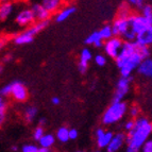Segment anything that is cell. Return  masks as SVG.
<instances>
[{"mask_svg": "<svg viewBox=\"0 0 152 152\" xmlns=\"http://www.w3.org/2000/svg\"><path fill=\"white\" fill-rule=\"evenodd\" d=\"M12 60H13V54L9 52V53H5L4 56H2L1 62H2L3 64H5V63H10V62H12Z\"/></svg>", "mask_w": 152, "mask_h": 152, "instance_id": "ab89813d", "label": "cell"}, {"mask_svg": "<svg viewBox=\"0 0 152 152\" xmlns=\"http://www.w3.org/2000/svg\"><path fill=\"white\" fill-rule=\"evenodd\" d=\"M142 60H144V58L142 56V54L138 52V50H136L134 53L127 58V61L124 62V65L119 68L120 77H126V78L131 77L133 71L138 67V65H140Z\"/></svg>", "mask_w": 152, "mask_h": 152, "instance_id": "277c9868", "label": "cell"}, {"mask_svg": "<svg viewBox=\"0 0 152 152\" xmlns=\"http://www.w3.org/2000/svg\"><path fill=\"white\" fill-rule=\"evenodd\" d=\"M4 105H7V104H5L4 100H3V97L0 95V109H1L2 107H4Z\"/></svg>", "mask_w": 152, "mask_h": 152, "instance_id": "ee69618b", "label": "cell"}, {"mask_svg": "<svg viewBox=\"0 0 152 152\" xmlns=\"http://www.w3.org/2000/svg\"><path fill=\"white\" fill-rule=\"evenodd\" d=\"M56 135L45 133V134L39 138V140H38V146H39V147L48 148V149H52V147L56 145Z\"/></svg>", "mask_w": 152, "mask_h": 152, "instance_id": "44dd1931", "label": "cell"}, {"mask_svg": "<svg viewBox=\"0 0 152 152\" xmlns=\"http://www.w3.org/2000/svg\"><path fill=\"white\" fill-rule=\"evenodd\" d=\"M36 115H37V109L35 107H27L23 110V117L27 124H31L35 119Z\"/></svg>", "mask_w": 152, "mask_h": 152, "instance_id": "7402d4cb", "label": "cell"}, {"mask_svg": "<svg viewBox=\"0 0 152 152\" xmlns=\"http://www.w3.org/2000/svg\"><path fill=\"white\" fill-rule=\"evenodd\" d=\"M51 149H48V148L45 147H39L38 148V152H50Z\"/></svg>", "mask_w": 152, "mask_h": 152, "instance_id": "7bdbcfd3", "label": "cell"}, {"mask_svg": "<svg viewBox=\"0 0 152 152\" xmlns=\"http://www.w3.org/2000/svg\"><path fill=\"white\" fill-rule=\"evenodd\" d=\"M11 88H12V84H7L2 88L0 89V95L2 97H7V96H10L11 94Z\"/></svg>", "mask_w": 152, "mask_h": 152, "instance_id": "d590c367", "label": "cell"}, {"mask_svg": "<svg viewBox=\"0 0 152 152\" xmlns=\"http://www.w3.org/2000/svg\"><path fill=\"white\" fill-rule=\"evenodd\" d=\"M122 44H124V39L119 36H112L111 38L104 41L103 43V49L104 52L107 56L114 58L118 56L120 49L122 47Z\"/></svg>", "mask_w": 152, "mask_h": 152, "instance_id": "5b68a950", "label": "cell"}, {"mask_svg": "<svg viewBox=\"0 0 152 152\" xmlns=\"http://www.w3.org/2000/svg\"><path fill=\"white\" fill-rule=\"evenodd\" d=\"M135 42L140 45L149 46V47L152 46V25L140 33H138L135 38Z\"/></svg>", "mask_w": 152, "mask_h": 152, "instance_id": "2e32d148", "label": "cell"}, {"mask_svg": "<svg viewBox=\"0 0 152 152\" xmlns=\"http://www.w3.org/2000/svg\"><path fill=\"white\" fill-rule=\"evenodd\" d=\"M114 133L112 131H105L103 128H98L95 132L96 144L99 149H107V145L111 142Z\"/></svg>", "mask_w": 152, "mask_h": 152, "instance_id": "8fae6325", "label": "cell"}, {"mask_svg": "<svg viewBox=\"0 0 152 152\" xmlns=\"http://www.w3.org/2000/svg\"><path fill=\"white\" fill-rule=\"evenodd\" d=\"M23 1H25V2H31V1H33V0H23Z\"/></svg>", "mask_w": 152, "mask_h": 152, "instance_id": "c3c4849f", "label": "cell"}, {"mask_svg": "<svg viewBox=\"0 0 152 152\" xmlns=\"http://www.w3.org/2000/svg\"><path fill=\"white\" fill-rule=\"evenodd\" d=\"M135 43H136V42H135ZM137 50H138V52L142 54V56L144 58H150V48H149V46H144V45H140V44H137Z\"/></svg>", "mask_w": 152, "mask_h": 152, "instance_id": "f1b7e54d", "label": "cell"}, {"mask_svg": "<svg viewBox=\"0 0 152 152\" xmlns=\"http://www.w3.org/2000/svg\"><path fill=\"white\" fill-rule=\"evenodd\" d=\"M11 84H12V88H11L10 96L17 102H25L29 96L27 87L19 81H14Z\"/></svg>", "mask_w": 152, "mask_h": 152, "instance_id": "ba28073f", "label": "cell"}, {"mask_svg": "<svg viewBox=\"0 0 152 152\" xmlns=\"http://www.w3.org/2000/svg\"><path fill=\"white\" fill-rule=\"evenodd\" d=\"M140 14L152 23V7L150 4H144L140 8Z\"/></svg>", "mask_w": 152, "mask_h": 152, "instance_id": "d4e9b609", "label": "cell"}, {"mask_svg": "<svg viewBox=\"0 0 152 152\" xmlns=\"http://www.w3.org/2000/svg\"><path fill=\"white\" fill-rule=\"evenodd\" d=\"M104 41L101 38V36L99 35L98 31L91 33L86 38H85V44L89 46H94L96 48H102L103 47Z\"/></svg>", "mask_w": 152, "mask_h": 152, "instance_id": "ffe728a7", "label": "cell"}, {"mask_svg": "<svg viewBox=\"0 0 152 152\" xmlns=\"http://www.w3.org/2000/svg\"><path fill=\"white\" fill-rule=\"evenodd\" d=\"M140 150H142V152H152V138L149 137V138L142 144Z\"/></svg>", "mask_w": 152, "mask_h": 152, "instance_id": "d6a6232c", "label": "cell"}, {"mask_svg": "<svg viewBox=\"0 0 152 152\" xmlns=\"http://www.w3.org/2000/svg\"><path fill=\"white\" fill-rule=\"evenodd\" d=\"M121 38L124 42H134L135 38H136V33H135L134 31H132L131 29H129V30L121 36Z\"/></svg>", "mask_w": 152, "mask_h": 152, "instance_id": "f546056e", "label": "cell"}, {"mask_svg": "<svg viewBox=\"0 0 152 152\" xmlns=\"http://www.w3.org/2000/svg\"><path fill=\"white\" fill-rule=\"evenodd\" d=\"M15 21L18 26L20 27H29L33 23H35V17L33 14L32 10L30 9H23L21 11L17 13V15L15 17Z\"/></svg>", "mask_w": 152, "mask_h": 152, "instance_id": "30bf717a", "label": "cell"}, {"mask_svg": "<svg viewBox=\"0 0 152 152\" xmlns=\"http://www.w3.org/2000/svg\"><path fill=\"white\" fill-rule=\"evenodd\" d=\"M136 70L142 76L152 79V58H144L138 65V67L136 68Z\"/></svg>", "mask_w": 152, "mask_h": 152, "instance_id": "e0dca14e", "label": "cell"}, {"mask_svg": "<svg viewBox=\"0 0 152 152\" xmlns=\"http://www.w3.org/2000/svg\"><path fill=\"white\" fill-rule=\"evenodd\" d=\"M56 140H58L62 144H66L69 140V129L67 127H60L56 131Z\"/></svg>", "mask_w": 152, "mask_h": 152, "instance_id": "603a6c76", "label": "cell"}, {"mask_svg": "<svg viewBox=\"0 0 152 152\" xmlns=\"http://www.w3.org/2000/svg\"><path fill=\"white\" fill-rule=\"evenodd\" d=\"M51 103L53 104V105H58V104L61 103V99L58 98V97H52L51 98Z\"/></svg>", "mask_w": 152, "mask_h": 152, "instance_id": "60d3db41", "label": "cell"}, {"mask_svg": "<svg viewBox=\"0 0 152 152\" xmlns=\"http://www.w3.org/2000/svg\"><path fill=\"white\" fill-rule=\"evenodd\" d=\"M2 71H3V63L0 62V74H2Z\"/></svg>", "mask_w": 152, "mask_h": 152, "instance_id": "f6af8a7d", "label": "cell"}, {"mask_svg": "<svg viewBox=\"0 0 152 152\" xmlns=\"http://www.w3.org/2000/svg\"><path fill=\"white\" fill-rule=\"evenodd\" d=\"M131 14L132 12H131V8H130V4L129 3H124L119 8L117 16H120V17H129Z\"/></svg>", "mask_w": 152, "mask_h": 152, "instance_id": "484cf974", "label": "cell"}, {"mask_svg": "<svg viewBox=\"0 0 152 152\" xmlns=\"http://www.w3.org/2000/svg\"><path fill=\"white\" fill-rule=\"evenodd\" d=\"M94 62L96 63V65L102 67V66H104L105 64H107V61L105 56H103V54H97V56H95V58H94Z\"/></svg>", "mask_w": 152, "mask_h": 152, "instance_id": "1f68e13d", "label": "cell"}, {"mask_svg": "<svg viewBox=\"0 0 152 152\" xmlns=\"http://www.w3.org/2000/svg\"><path fill=\"white\" fill-rule=\"evenodd\" d=\"M98 32H99V35L101 36V38L103 39V41H107V39L111 38L112 36H114L111 25H104V26H102V28L100 29Z\"/></svg>", "mask_w": 152, "mask_h": 152, "instance_id": "cb8c5ba5", "label": "cell"}, {"mask_svg": "<svg viewBox=\"0 0 152 152\" xmlns=\"http://www.w3.org/2000/svg\"><path fill=\"white\" fill-rule=\"evenodd\" d=\"M15 0H0V2H14Z\"/></svg>", "mask_w": 152, "mask_h": 152, "instance_id": "bcb514c9", "label": "cell"}, {"mask_svg": "<svg viewBox=\"0 0 152 152\" xmlns=\"http://www.w3.org/2000/svg\"><path fill=\"white\" fill-rule=\"evenodd\" d=\"M127 112L128 104L124 102V100H121V101H112V104L105 110V112L102 115V124L109 127V126L119 122L126 116Z\"/></svg>", "mask_w": 152, "mask_h": 152, "instance_id": "7a4b0ae2", "label": "cell"}, {"mask_svg": "<svg viewBox=\"0 0 152 152\" xmlns=\"http://www.w3.org/2000/svg\"><path fill=\"white\" fill-rule=\"evenodd\" d=\"M14 12L13 2H0V21H5Z\"/></svg>", "mask_w": 152, "mask_h": 152, "instance_id": "d6986e66", "label": "cell"}, {"mask_svg": "<svg viewBox=\"0 0 152 152\" xmlns=\"http://www.w3.org/2000/svg\"><path fill=\"white\" fill-rule=\"evenodd\" d=\"M135 124V119L134 118H131V119H129L128 121L124 122V130L126 133H128L129 131H131L132 129H133V127H134Z\"/></svg>", "mask_w": 152, "mask_h": 152, "instance_id": "e575fe53", "label": "cell"}, {"mask_svg": "<svg viewBox=\"0 0 152 152\" xmlns=\"http://www.w3.org/2000/svg\"><path fill=\"white\" fill-rule=\"evenodd\" d=\"M126 135V150L128 152L140 151L142 144L152 135V122L145 117H137L133 129Z\"/></svg>", "mask_w": 152, "mask_h": 152, "instance_id": "6da1fadb", "label": "cell"}, {"mask_svg": "<svg viewBox=\"0 0 152 152\" xmlns=\"http://www.w3.org/2000/svg\"><path fill=\"white\" fill-rule=\"evenodd\" d=\"M128 3L130 4V7L140 10V8L145 4V0H128Z\"/></svg>", "mask_w": 152, "mask_h": 152, "instance_id": "836d02e7", "label": "cell"}, {"mask_svg": "<svg viewBox=\"0 0 152 152\" xmlns=\"http://www.w3.org/2000/svg\"><path fill=\"white\" fill-rule=\"evenodd\" d=\"M126 132H118L116 134L113 135L111 142L107 145V150L109 152H117L122 149L124 145H126Z\"/></svg>", "mask_w": 152, "mask_h": 152, "instance_id": "7c38bea8", "label": "cell"}, {"mask_svg": "<svg viewBox=\"0 0 152 152\" xmlns=\"http://www.w3.org/2000/svg\"><path fill=\"white\" fill-rule=\"evenodd\" d=\"M9 39H10V38H9L8 36H4V35L0 36V51L7 46V44L9 43Z\"/></svg>", "mask_w": 152, "mask_h": 152, "instance_id": "f35d334b", "label": "cell"}, {"mask_svg": "<svg viewBox=\"0 0 152 152\" xmlns=\"http://www.w3.org/2000/svg\"><path fill=\"white\" fill-rule=\"evenodd\" d=\"M132 76L131 77H120L119 80L116 83V89H115L113 101H121L124 100V97L130 91V85L132 82Z\"/></svg>", "mask_w": 152, "mask_h": 152, "instance_id": "8992f818", "label": "cell"}, {"mask_svg": "<svg viewBox=\"0 0 152 152\" xmlns=\"http://www.w3.org/2000/svg\"><path fill=\"white\" fill-rule=\"evenodd\" d=\"M39 3L51 14H54L64 5V0H39Z\"/></svg>", "mask_w": 152, "mask_h": 152, "instance_id": "ac0fdd59", "label": "cell"}, {"mask_svg": "<svg viewBox=\"0 0 152 152\" xmlns=\"http://www.w3.org/2000/svg\"><path fill=\"white\" fill-rule=\"evenodd\" d=\"M31 10H32L35 20H50L51 13L47 9H45L39 2H35L31 5Z\"/></svg>", "mask_w": 152, "mask_h": 152, "instance_id": "9a60e30c", "label": "cell"}, {"mask_svg": "<svg viewBox=\"0 0 152 152\" xmlns=\"http://www.w3.org/2000/svg\"><path fill=\"white\" fill-rule=\"evenodd\" d=\"M111 26L114 36L121 37L124 33L130 29L129 17H120V16H117Z\"/></svg>", "mask_w": 152, "mask_h": 152, "instance_id": "9c48e42d", "label": "cell"}, {"mask_svg": "<svg viewBox=\"0 0 152 152\" xmlns=\"http://www.w3.org/2000/svg\"><path fill=\"white\" fill-rule=\"evenodd\" d=\"M79 136V132L76 129H69V140H76Z\"/></svg>", "mask_w": 152, "mask_h": 152, "instance_id": "8d00e7d4", "label": "cell"}, {"mask_svg": "<svg viewBox=\"0 0 152 152\" xmlns=\"http://www.w3.org/2000/svg\"><path fill=\"white\" fill-rule=\"evenodd\" d=\"M5 112H7V105H4V107L0 109V127L2 126L5 120Z\"/></svg>", "mask_w": 152, "mask_h": 152, "instance_id": "74e56055", "label": "cell"}, {"mask_svg": "<svg viewBox=\"0 0 152 152\" xmlns=\"http://www.w3.org/2000/svg\"><path fill=\"white\" fill-rule=\"evenodd\" d=\"M76 11H77V9L74 5H71V4L63 5L58 12L54 13V14H56L54 20H56V23H63V21L67 20L69 17H71V16L74 15Z\"/></svg>", "mask_w": 152, "mask_h": 152, "instance_id": "5bb4252c", "label": "cell"}, {"mask_svg": "<svg viewBox=\"0 0 152 152\" xmlns=\"http://www.w3.org/2000/svg\"><path fill=\"white\" fill-rule=\"evenodd\" d=\"M93 58V53H91V49L84 48L82 49L81 53H80V58H79L78 62V69L81 74H85L88 69V64Z\"/></svg>", "mask_w": 152, "mask_h": 152, "instance_id": "4fadbf2b", "label": "cell"}, {"mask_svg": "<svg viewBox=\"0 0 152 152\" xmlns=\"http://www.w3.org/2000/svg\"><path fill=\"white\" fill-rule=\"evenodd\" d=\"M46 124H47V119L46 118H41L38 120V126H42V127H45Z\"/></svg>", "mask_w": 152, "mask_h": 152, "instance_id": "b9f144b4", "label": "cell"}, {"mask_svg": "<svg viewBox=\"0 0 152 152\" xmlns=\"http://www.w3.org/2000/svg\"><path fill=\"white\" fill-rule=\"evenodd\" d=\"M38 148L39 146L35 144H26L21 147V151L23 152H38Z\"/></svg>", "mask_w": 152, "mask_h": 152, "instance_id": "4dcf8cb0", "label": "cell"}, {"mask_svg": "<svg viewBox=\"0 0 152 152\" xmlns=\"http://www.w3.org/2000/svg\"><path fill=\"white\" fill-rule=\"evenodd\" d=\"M128 112H129L130 117H131V118H134V119H136L137 117H140V109L136 104L131 105V107L128 109Z\"/></svg>", "mask_w": 152, "mask_h": 152, "instance_id": "83f0119b", "label": "cell"}, {"mask_svg": "<svg viewBox=\"0 0 152 152\" xmlns=\"http://www.w3.org/2000/svg\"><path fill=\"white\" fill-rule=\"evenodd\" d=\"M129 23H130V29L136 33V35L145 29H147L149 26L152 25L151 21H149L146 17L142 14H133L129 16Z\"/></svg>", "mask_w": 152, "mask_h": 152, "instance_id": "52a82bcc", "label": "cell"}, {"mask_svg": "<svg viewBox=\"0 0 152 152\" xmlns=\"http://www.w3.org/2000/svg\"><path fill=\"white\" fill-rule=\"evenodd\" d=\"M49 23H50V20H36L31 26L27 27V29L25 31L16 34L13 37V43L19 46L28 45V44L32 43L33 39H34V36L36 34H38L41 31L45 30L49 26Z\"/></svg>", "mask_w": 152, "mask_h": 152, "instance_id": "3957f363", "label": "cell"}, {"mask_svg": "<svg viewBox=\"0 0 152 152\" xmlns=\"http://www.w3.org/2000/svg\"><path fill=\"white\" fill-rule=\"evenodd\" d=\"M44 134H45V127L37 126V127L34 129V131H33L32 137H33V140H34L38 142V140H39V138H41Z\"/></svg>", "mask_w": 152, "mask_h": 152, "instance_id": "4316f807", "label": "cell"}, {"mask_svg": "<svg viewBox=\"0 0 152 152\" xmlns=\"http://www.w3.org/2000/svg\"><path fill=\"white\" fill-rule=\"evenodd\" d=\"M11 150H12V151H17L18 148H17V147H15V146H13V147L11 148Z\"/></svg>", "mask_w": 152, "mask_h": 152, "instance_id": "7dc6e473", "label": "cell"}]
</instances>
